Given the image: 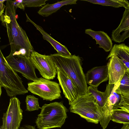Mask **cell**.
I'll use <instances>...</instances> for the list:
<instances>
[{
	"instance_id": "obj_1",
	"label": "cell",
	"mask_w": 129,
	"mask_h": 129,
	"mask_svg": "<svg viewBox=\"0 0 129 129\" xmlns=\"http://www.w3.org/2000/svg\"><path fill=\"white\" fill-rule=\"evenodd\" d=\"M6 4L5 14L0 16V20L6 28L11 47L10 54L30 58L35 51L25 31L17 21V8L13 1L7 0Z\"/></svg>"
},
{
	"instance_id": "obj_2",
	"label": "cell",
	"mask_w": 129,
	"mask_h": 129,
	"mask_svg": "<svg viewBox=\"0 0 129 129\" xmlns=\"http://www.w3.org/2000/svg\"><path fill=\"white\" fill-rule=\"evenodd\" d=\"M56 68L63 71L73 82L78 94L88 92V87L82 67V60L79 56L75 55L66 56L58 53L50 55Z\"/></svg>"
},
{
	"instance_id": "obj_3",
	"label": "cell",
	"mask_w": 129,
	"mask_h": 129,
	"mask_svg": "<svg viewBox=\"0 0 129 129\" xmlns=\"http://www.w3.org/2000/svg\"><path fill=\"white\" fill-rule=\"evenodd\" d=\"M41 109L35 121L39 129L61 128L67 117L68 110L62 102L45 104Z\"/></svg>"
},
{
	"instance_id": "obj_4",
	"label": "cell",
	"mask_w": 129,
	"mask_h": 129,
	"mask_svg": "<svg viewBox=\"0 0 129 129\" xmlns=\"http://www.w3.org/2000/svg\"><path fill=\"white\" fill-rule=\"evenodd\" d=\"M0 51V86L5 88L10 97L28 93L21 78L9 66L1 50Z\"/></svg>"
},
{
	"instance_id": "obj_5",
	"label": "cell",
	"mask_w": 129,
	"mask_h": 129,
	"mask_svg": "<svg viewBox=\"0 0 129 129\" xmlns=\"http://www.w3.org/2000/svg\"><path fill=\"white\" fill-rule=\"evenodd\" d=\"M97 101L92 94L87 92L78 95L70 105L71 112L79 115L88 122L98 124L100 113Z\"/></svg>"
},
{
	"instance_id": "obj_6",
	"label": "cell",
	"mask_w": 129,
	"mask_h": 129,
	"mask_svg": "<svg viewBox=\"0 0 129 129\" xmlns=\"http://www.w3.org/2000/svg\"><path fill=\"white\" fill-rule=\"evenodd\" d=\"M27 90L43 100L51 101L61 98L59 84L43 78L28 83Z\"/></svg>"
},
{
	"instance_id": "obj_7",
	"label": "cell",
	"mask_w": 129,
	"mask_h": 129,
	"mask_svg": "<svg viewBox=\"0 0 129 129\" xmlns=\"http://www.w3.org/2000/svg\"><path fill=\"white\" fill-rule=\"evenodd\" d=\"M5 58L8 64L13 70L21 73L27 80L33 81L39 78L36 75V68L30 58L10 54Z\"/></svg>"
},
{
	"instance_id": "obj_8",
	"label": "cell",
	"mask_w": 129,
	"mask_h": 129,
	"mask_svg": "<svg viewBox=\"0 0 129 129\" xmlns=\"http://www.w3.org/2000/svg\"><path fill=\"white\" fill-rule=\"evenodd\" d=\"M20 104L19 99L15 96L10 99L7 110L3 114L0 129H19L23 118Z\"/></svg>"
},
{
	"instance_id": "obj_9",
	"label": "cell",
	"mask_w": 129,
	"mask_h": 129,
	"mask_svg": "<svg viewBox=\"0 0 129 129\" xmlns=\"http://www.w3.org/2000/svg\"><path fill=\"white\" fill-rule=\"evenodd\" d=\"M30 59L43 78L50 80L55 77L56 68L50 55L41 54L34 51L32 52Z\"/></svg>"
},
{
	"instance_id": "obj_10",
	"label": "cell",
	"mask_w": 129,
	"mask_h": 129,
	"mask_svg": "<svg viewBox=\"0 0 129 129\" xmlns=\"http://www.w3.org/2000/svg\"><path fill=\"white\" fill-rule=\"evenodd\" d=\"M107 64L109 81L108 84H115L120 82L128 69L122 61L114 55H111Z\"/></svg>"
},
{
	"instance_id": "obj_11",
	"label": "cell",
	"mask_w": 129,
	"mask_h": 129,
	"mask_svg": "<svg viewBox=\"0 0 129 129\" xmlns=\"http://www.w3.org/2000/svg\"><path fill=\"white\" fill-rule=\"evenodd\" d=\"M57 78L65 97L68 100L70 105L77 98L78 93L73 81L63 71L56 68Z\"/></svg>"
},
{
	"instance_id": "obj_12",
	"label": "cell",
	"mask_w": 129,
	"mask_h": 129,
	"mask_svg": "<svg viewBox=\"0 0 129 129\" xmlns=\"http://www.w3.org/2000/svg\"><path fill=\"white\" fill-rule=\"evenodd\" d=\"M85 77L87 84L97 87L102 83L109 79L107 65L93 68L87 71Z\"/></svg>"
},
{
	"instance_id": "obj_13",
	"label": "cell",
	"mask_w": 129,
	"mask_h": 129,
	"mask_svg": "<svg viewBox=\"0 0 129 129\" xmlns=\"http://www.w3.org/2000/svg\"><path fill=\"white\" fill-rule=\"evenodd\" d=\"M26 21L30 22L36 27L42 34L43 39L49 42L57 52L58 53L64 56H71V54L68 51L67 47L54 39L46 32L43 28L36 24L31 20L26 13Z\"/></svg>"
},
{
	"instance_id": "obj_14",
	"label": "cell",
	"mask_w": 129,
	"mask_h": 129,
	"mask_svg": "<svg viewBox=\"0 0 129 129\" xmlns=\"http://www.w3.org/2000/svg\"><path fill=\"white\" fill-rule=\"evenodd\" d=\"M85 33L95 39L96 44L99 45V47L103 48L106 52L111 51L112 48L113 43L111 39L104 31H95L89 28L86 29Z\"/></svg>"
},
{
	"instance_id": "obj_15",
	"label": "cell",
	"mask_w": 129,
	"mask_h": 129,
	"mask_svg": "<svg viewBox=\"0 0 129 129\" xmlns=\"http://www.w3.org/2000/svg\"><path fill=\"white\" fill-rule=\"evenodd\" d=\"M113 55L117 56L129 70V46L124 43L114 44L106 58L108 59Z\"/></svg>"
},
{
	"instance_id": "obj_16",
	"label": "cell",
	"mask_w": 129,
	"mask_h": 129,
	"mask_svg": "<svg viewBox=\"0 0 129 129\" xmlns=\"http://www.w3.org/2000/svg\"><path fill=\"white\" fill-rule=\"evenodd\" d=\"M77 0H64L52 4L48 3L43 6L38 12L40 15L47 17L56 12L62 6L68 5L77 4Z\"/></svg>"
},
{
	"instance_id": "obj_17",
	"label": "cell",
	"mask_w": 129,
	"mask_h": 129,
	"mask_svg": "<svg viewBox=\"0 0 129 129\" xmlns=\"http://www.w3.org/2000/svg\"><path fill=\"white\" fill-rule=\"evenodd\" d=\"M120 82L115 84H107L106 88L108 91V99L107 102L112 105L113 109L119 108V104L121 101V94L118 93L116 89Z\"/></svg>"
},
{
	"instance_id": "obj_18",
	"label": "cell",
	"mask_w": 129,
	"mask_h": 129,
	"mask_svg": "<svg viewBox=\"0 0 129 129\" xmlns=\"http://www.w3.org/2000/svg\"><path fill=\"white\" fill-rule=\"evenodd\" d=\"M91 93L96 100L98 105L100 108L104 106L108 99V91L107 89L104 92L99 90L97 87L89 86L88 87V92Z\"/></svg>"
},
{
	"instance_id": "obj_19",
	"label": "cell",
	"mask_w": 129,
	"mask_h": 129,
	"mask_svg": "<svg viewBox=\"0 0 129 129\" xmlns=\"http://www.w3.org/2000/svg\"><path fill=\"white\" fill-rule=\"evenodd\" d=\"M103 6H110L115 8L123 7L125 9L129 8V3L125 0H82Z\"/></svg>"
},
{
	"instance_id": "obj_20",
	"label": "cell",
	"mask_w": 129,
	"mask_h": 129,
	"mask_svg": "<svg viewBox=\"0 0 129 129\" xmlns=\"http://www.w3.org/2000/svg\"><path fill=\"white\" fill-rule=\"evenodd\" d=\"M129 27V8L125 9L120 23L115 29L112 31V40L113 41L124 29Z\"/></svg>"
},
{
	"instance_id": "obj_21",
	"label": "cell",
	"mask_w": 129,
	"mask_h": 129,
	"mask_svg": "<svg viewBox=\"0 0 129 129\" xmlns=\"http://www.w3.org/2000/svg\"><path fill=\"white\" fill-rule=\"evenodd\" d=\"M111 120L118 123L129 124V113L118 108L113 109Z\"/></svg>"
},
{
	"instance_id": "obj_22",
	"label": "cell",
	"mask_w": 129,
	"mask_h": 129,
	"mask_svg": "<svg viewBox=\"0 0 129 129\" xmlns=\"http://www.w3.org/2000/svg\"><path fill=\"white\" fill-rule=\"evenodd\" d=\"M38 100V98L33 95H27L25 100L26 105V110L31 111L41 109V108L39 106Z\"/></svg>"
},
{
	"instance_id": "obj_23",
	"label": "cell",
	"mask_w": 129,
	"mask_h": 129,
	"mask_svg": "<svg viewBox=\"0 0 129 129\" xmlns=\"http://www.w3.org/2000/svg\"><path fill=\"white\" fill-rule=\"evenodd\" d=\"M116 91L120 93H129V70L128 69L121 79Z\"/></svg>"
},
{
	"instance_id": "obj_24",
	"label": "cell",
	"mask_w": 129,
	"mask_h": 129,
	"mask_svg": "<svg viewBox=\"0 0 129 129\" xmlns=\"http://www.w3.org/2000/svg\"><path fill=\"white\" fill-rule=\"evenodd\" d=\"M48 0H23L26 7H37L45 5Z\"/></svg>"
},
{
	"instance_id": "obj_25",
	"label": "cell",
	"mask_w": 129,
	"mask_h": 129,
	"mask_svg": "<svg viewBox=\"0 0 129 129\" xmlns=\"http://www.w3.org/2000/svg\"><path fill=\"white\" fill-rule=\"evenodd\" d=\"M121 101L119 104L120 107L125 105H129V93L121 92Z\"/></svg>"
},
{
	"instance_id": "obj_26",
	"label": "cell",
	"mask_w": 129,
	"mask_h": 129,
	"mask_svg": "<svg viewBox=\"0 0 129 129\" xmlns=\"http://www.w3.org/2000/svg\"><path fill=\"white\" fill-rule=\"evenodd\" d=\"M14 5L17 8H19L23 10H24L26 6L23 3V0L13 1Z\"/></svg>"
},
{
	"instance_id": "obj_27",
	"label": "cell",
	"mask_w": 129,
	"mask_h": 129,
	"mask_svg": "<svg viewBox=\"0 0 129 129\" xmlns=\"http://www.w3.org/2000/svg\"><path fill=\"white\" fill-rule=\"evenodd\" d=\"M7 0H0V16L2 15L4 13V10L6 6L4 4L5 1Z\"/></svg>"
},
{
	"instance_id": "obj_28",
	"label": "cell",
	"mask_w": 129,
	"mask_h": 129,
	"mask_svg": "<svg viewBox=\"0 0 129 129\" xmlns=\"http://www.w3.org/2000/svg\"><path fill=\"white\" fill-rule=\"evenodd\" d=\"M20 129H36L35 126L31 125L25 124L20 127Z\"/></svg>"
},
{
	"instance_id": "obj_29",
	"label": "cell",
	"mask_w": 129,
	"mask_h": 129,
	"mask_svg": "<svg viewBox=\"0 0 129 129\" xmlns=\"http://www.w3.org/2000/svg\"><path fill=\"white\" fill-rule=\"evenodd\" d=\"M119 108L129 113V105H125L120 107Z\"/></svg>"
},
{
	"instance_id": "obj_30",
	"label": "cell",
	"mask_w": 129,
	"mask_h": 129,
	"mask_svg": "<svg viewBox=\"0 0 129 129\" xmlns=\"http://www.w3.org/2000/svg\"><path fill=\"white\" fill-rule=\"evenodd\" d=\"M121 129H129V124H124Z\"/></svg>"
},
{
	"instance_id": "obj_31",
	"label": "cell",
	"mask_w": 129,
	"mask_h": 129,
	"mask_svg": "<svg viewBox=\"0 0 129 129\" xmlns=\"http://www.w3.org/2000/svg\"><path fill=\"white\" fill-rule=\"evenodd\" d=\"M1 86H0V95L1 96V94L2 93V90H1Z\"/></svg>"
}]
</instances>
